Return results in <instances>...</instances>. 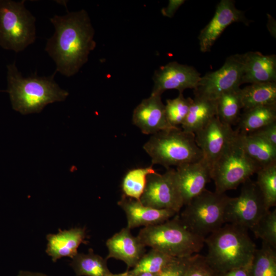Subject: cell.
I'll list each match as a JSON object with an SVG mask.
<instances>
[{
  "label": "cell",
  "mask_w": 276,
  "mask_h": 276,
  "mask_svg": "<svg viewBox=\"0 0 276 276\" xmlns=\"http://www.w3.org/2000/svg\"><path fill=\"white\" fill-rule=\"evenodd\" d=\"M55 28L48 39L45 50L54 61L56 72L70 77L76 74L87 61L96 47L94 29L84 10L69 12L50 18Z\"/></svg>",
  "instance_id": "obj_1"
},
{
  "label": "cell",
  "mask_w": 276,
  "mask_h": 276,
  "mask_svg": "<svg viewBox=\"0 0 276 276\" xmlns=\"http://www.w3.org/2000/svg\"><path fill=\"white\" fill-rule=\"evenodd\" d=\"M55 73L48 77L34 74L24 77L15 62L8 65L6 91L13 109L22 114L39 113L49 104L64 101L68 93L55 82Z\"/></svg>",
  "instance_id": "obj_2"
},
{
  "label": "cell",
  "mask_w": 276,
  "mask_h": 276,
  "mask_svg": "<svg viewBox=\"0 0 276 276\" xmlns=\"http://www.w3.org/2000/svg\"><path fill=\"white\" fill-rule=\"evenodd\" d=\"M205 258L218 273L249 266L257 249L247 229L227 223L205 238Z\"/></svg>",
  "instance_id": "obj_3"
},
{
  "label": "cell",
  "mask_w": 276,
  "mask_h": 276,
  "mask_svg": "<svg viewBox=\"0 0 276 276\" xmlns=\"http://www.w3.org/2000/svg\"><path fill=\"white\" fill-rule=\"evenodd\" d=\"M137 237L145 246L175 258L198 254L204 245L205 240L189 230L178 214L162 223L144 227Z\"/></svg>",
  "instance_id": "obj_4"
},
{
  "label": "cell",
  "mask_w": 276,
  "mask_h": 276,
  "mask_svg": "<svg viewBox=\"0 0 276 276\" xmlns=\"http://www.w3.org/2000/svg\"><path fill=\"white\" fill-rule=\"evenodd\" d=\"M143 149L151 157L152 165H160L166 169L196 162L203 157L195 134L178 127L152 134Z\"/></svg>",
  "instance_id": "obj_5"
},
{
  "label": "cell",
  "mask_w": 276,
  "mask_h": 276,
  "mask_svg": "<svg viewBox=\"0 0 276 276\" xmlns=\"http://www.w3.org/2000/svg\"><path fill=\"white\" fill-rule=\"evenodd\" d=\"M236 131L235 136L211 167V178L217 193H225L236 189L260 169L246 154Z\"/></svg>",
  "instance_id": "obj_6"
},
{
  "label": "cell",
  "mask_w": 276,
  "mask_h": 276,
  "mask_svg": "<svg viewBox=\"0 0 276 276\" xmlns=\"http://www.w3.org/2000/svg\"><path fill=\"white\" fill-rule=\"evenodd\" d=\"M229 197L205 189L185 205L178 215L192 232L205 238L221 227L224 222V211Z\"/></svg>",
  "instance_id": "obj_7"
},
{
  "label": "cell",
  "mask_w": 276,
  "mask_h": 276,
  "mask_svg": "<svg viewBox=\"0 0 276 276\" xmlns=\"http://www.w3.org/2000/svg\"><path fill=\"white\" fill-rule=\"evenodd\" d=\"M19 2L0 0V45L19 52L36 39L35 17Z\"/></svg>",
  "instance_id": "obj_8"
},
{
  "label": "cell",
  "mask_w": 276,
  "mask_h": 276,
  "mask_svg": "<svg viewBox=\"0 0 276 276\" xmlns=\"http://www.w3.org/2000/svg\"><path fill=\"white\" fill-rule=\"evenodd\" d=\"M268 210L255 181L242 183L239 195L229 198L224 211L225 223L251 229Z\"/></svg>",
  "instance_id": "obj_9"
},
{
  "label": "cell",
  "mask_w": 276,
  "mask_h": 276,
  "mask_svg": "<svg viewBox=\"0 0 276 276\" xmlns=\"http://www.w3.org/2000/svg\"><path fill=\"white\" fill-rule=\"evenodd\" d=\"M243 60V54L231 55L219 69L201 76L194 89L195 97L216 101L223 94L240 88Z\"/></svg>",
  "instance_id": "obj_10"
},
{
  "label": "cell",
  "mask_w": 276,
  "mask_h": 276,
  "mask_svg": "<svg viewBox=\"0 0 276 276\" xmlns=\"http://www.w3.org/2000/svg\"><path fill=\"white\" fill-rule=\"evenodd\" d=\"M139 201L147 206L171 210L178 214L183 203L177 182L175 169L170 168L163 174L157 172L149 174Z\"/></svg>",
  "instance_id": "obj_11"
},
{
  "label": "cell",
  "mask_w": 276,
  "mask_h": 276,
  "mask_svg": "<svg viewBox=\"0 0 276 276\" xmlns=\"http://www.w3.org/2000/svg\"><path fill=\"white\" fill-rule=\"evenodd\" d=\"M236 133L232 126L222 122L216 116L194 134L196 144L202 152V158L211 168Z\"/></svg>",
  "instance_id": "obj_12"
},
{
  "label": "cell",
  "mask_w": 276,
  "mask_h": 276,
  "mask_svg": "<svg viewBox=\"0 0 276 276\" xmlns=\"http://www.w3.org/2000/svg\"><path fill=\"white\" fill-rule=\"evenodd\" d=\"M200 78V74L194 67L171 62L155 71L151 94L162 95L169 89H176L182 94L186 89H194Z\"/></svg>",
  "instance_id": "obj_13"
},
{
  "label": "cell",
  "mask_w": 276,
  "mask_h": 276,
  "mask_svg": "<svg viewBox=\"0 0 276 276\" xmlns=\"http://www.w3.org/2000/svg\"><path fill=\"white\" fill-rule=\"evenodd\" d=\"M239 22L245 25L249 22L245 12L236 8L234 1L221 0L217 4L212 19L200 32L198 38L200 51H210L224 30L230 25Z\"/></svg>",
  "instance_id": "obj_14"
},
{
  "label": "cell",
  "mask_w": 276,
  "mask_h": 276,
  "mask_svg": "<svg viewBox=\"0 0 276 276\" xmlns=\"http://www.w3.org/2000/svg\"><path fill=\"white\" fill-rule=\"evenodd\" d=\"M175 174L183 205L204 191L212 179L211 168L203 158L177 167Z\"/></svg>",
  "instance_id": "obj_15"
},
{
  "label": "cell",
  "mask_w": 276,
  "mask_h": 276,
  "mask_svg": "<svg viewBox=\"0 0 276 276\" xmlns=\"http://www.w3.org/2000/svg\"><path fill=\"white\" fill-rule=\"evenodd\" d=\"M132 123L145 134L170 130L173 127L168 122L165 111V105L161 100V95L151 94L142 101L135 108L132 114Z\"/></svg>",
  "instance_id": "obj_16"
},
{
  "label": "cell",
  "mask_w": 276,
  "mask_h": 276,
  "mask_svg": "<svg viewBox=\"0 0 276 276\" xmlns=\"http://www.w3.org/2000/svg\"><path fill=\"white\" fill-rule=\"evenodd\" d=\"M118 204L125 212L130 229L141 226L155 225L165 222L177 213L171 210L157 209L143 205L139 200L124 194Z\"/></svg>",
  "instance_id": "obj_17"
},
{
  "label": "cell",
  "mask_w": 276,
  "mask_h": 276,
  "mask_svg": "<svg viewBox=\"0 0 276 276\" xmlns=\"http://www.w3.org/2000/svg\"><path fill=\"white\" fill-rule=\"evenodd\" d=\"M108 254L106 259L113 258L123 261L128 268H133L146 253L145 246L133 236L127 227L109 238L106 243Z\"/></svg>",
  "instance_id": "obj_18"
},
{
  "label": "cell",
  "mask_w": 276,
  "mask_h": 276,
  "mask_svg": "<svg viewBox=\"0 0 276 276\" xmlns=\"http://www.w3.org/2000/svg\"><path fill=\"white\" fill-rule=\"evenodd\" d=\"M242 84L276 82V56L259 52L243 54Z\"/></svg>",
  "instance_id": "obj_19"
},
{
  "label": "cell",
  "mask_w": 276,
  "mask_h": 276,
  "mask_svg": "<svg viewBox=\"0 0 276 276\" xmlns=\"http://www.w3.org/2000/svg\"><path fill=\"white\" fill-rule=\"evenodd\" d=\"M85 228L75 227L61 231L56 234H49L46 252L52 258L53 262L62 257L73 258L77 253L79 245L85 243Z\"/></svg>",
  "instance_id": "obj_20"
},
{
  "label": "cell",
  "mask_w": 276,
  "mask_h": 276,
  "mask_svg": "<svg viewBox=\"0 0 276 276\" xmlns=\"http://www.w3.org/2000/svg\"><path fill=\"white\" fill-rule=\"evenodd\" d=\"M217 116V100L195 97L190 106L182 129L195 134Z\"/></svg>",
  "instance_id": "obj_21"
},
{
  "label": "cell",
  "mask_w": 276,
  "mask_h": 276,
  "mask_svg": "<svg viewBox=\"0 0 276 276\" xmlns=\"http://www.w3.org/2000/svg\"><path fill=\"white\" fill-rule=\"evenodd\" d=\"M240 96L244 111L276 104V82L250 84L240 88Z\"/></svg>",
  "instance_id": "obj_22"
},
{
  "label": "cell",
  "mask_w": 276,
  "mask_h": 276,
  "mask_svg": "<svg viewBox=\"0 0 276 276\" xmlns=\"http://www.w3.org/2000/svg\"><path fill=\"white\" fill-rule=\"evenodd\" d=\"M238 135L246 154L259 169L276 163V147L250 134Z\"/></svg>",
  "instance_id": "obj_23"
},
{
  "label": "cell",
  "mask_w": 276,
  "mask_h": 276,
  "mask_svg": "<svg viewBox=\"0 0 276 276\" xmlns=\"http://www.w3.org/2000/svg\"><path fill=\"white\" fill-rule=\"evenodd\" d=\"M275 122L276 104L259 106L244 111L236 130L239 133L248 134Z\"/></svg>",
  "instance_id": "obj_24"
},
{
  "label": "cell",
  "mask_w": 276,
  "mask_h": 276,
  "mask_svg": "<svg viewBox=\"0 0 276 276\" xmlns=\"http://www.w3.org/2000/svg\"><path fill=\"white\" fill-rule=\"evenodd\" d=\"M70 266L76 276H109L112 273L107 265V260L94 252L90 248L87 254L77 253Z\"/></svg>",
  "instance_id": "obj_25"
},
{
  "label": "cell",
  "mask_w": 276,
  "mask_h": 276,
  "mask_svg": "<svg viewBox=\"0 0 276 276\" xmlns=\"http://www.w3.org/2000/svg\"><path fill=\"white\" fill-rule=\"evenodd\" d=\"M240 90L238 88L225 93L217 100V116L231 126L238 122L242 109Z\"/></svg>",
  "instance_id": "obj_26"
},
{
  "label": "cell",
  "mask_w": 276,
  "mask_h": 276,
  "mask_svg": "<svg viewBox=\"0 0 276 276\" xmlns=\"http://www.w3.org/2000/svg\"><path fill=\"white\" fill-rule=\"evenodd\" d=\"M249 269L250 276H276L275 249L262 242L255 251Z\"/></svg>",
  "instance_id": "obj_27"
},
{
  "label": "cell",
  "mask_w": 276,
  "mask_h": 276,
  "mask_svg": "<svg viewBox=\"0 0 276 276\" xmlns=\"http://www.w3.org/2000/svg\"><path fill=\"white\" fill-rule=\"evenodd\" d=\"M156 172L152 164L148 167L129 170L122 182L123 194L128 197L139 200L144 192L147 176Z\"/></svg>",
  "instance_id": "obj_28"
},
{
  "label": "cell",
  "mask_w": 276,
  "mask_h": 276,
  "mask_svg": "<svg viewBox=\"0 0 276 276\" xmlns=\"http://www.w3.org/2000/svg\"><path fill=\"white\" fill-rule=\"evenodd\" d=\"M255 181L268 210L276 204V163L260 169Z\"/></svg>",
  "instance_id": "obj_29"
},
{
  "label": "cell",
  "mask_w": 276,
  "mask_h": 276,
  "mask_svg": "<svg viewBox=\"0 0 276 276\" xmlns=\"http://www.w3.org/2000/svg\"><path fill=\"white\" fill-rule=\"evenodd\" d=\"M174 258L151 248L144 255L131 270L127 271L131 275L144 272L157 274Z\"/></svg>",
  "instance_id": "obj_30"
},
{
  "label": "cell",
  "mask_w": 276,
  "mask_h": 276,
  "mask_svg": "<svg viewBox=\"0 0 276 276\" xmlns=\"http://www.w3.org/2000/svg\"><path fill=\"white\" fill-rule=\"evenodd\" d=\"M193 99L185 98L182 93L173 99L166 100L165 111L167 120L173 127L183 123L188 113Z\"/></svg>",
  "instance_id": "obj_31"
},
{
  "label": "cell",
  "mask_w": 276,
  "mask_h": 276,
  "mask_svg": "<svg viewBox=\"0 0 276 276\" xmlns=\"http://www.w3.org/2000/svg\"><path fill=\"white\" fill-rule=\"evenodd\" d=\"M251 231L257 238L276 248V210L268 211Z\"/></svg>",
  "instance_id": "obj_32"
},
{
  "label": "cell",
  "mask_w": 276,
  "mask_h": 276,
  "mask_svg": "<svg viewBox=\"0 0 276 276\" xmlns=\"http://www.w3.org/2000/svg\"><path fill=\"white\" fill-rule=\"evenodd\" d=\"M195 255L174 258L156 276H185Z\"/></svg>",
  "instance_id": "obj_33"
},
{
  "label": "cell",
  "mask_w": 276,
  "mask_h": 276,
  "mask_svg": "<svg viewBox=\"0 0 276 276\" xmlns=\"http://www.w3.org/2000/svg\"><path fill=\"white\" fill-rule=\"evenodd\" d=\"M185 276H218V273L210 265L205 256L197 254Z\"/></svg>",
  "instance_id": "obj_34"
},
{
  "label": "cell",
  "mask_w": 276,
  "mask_h": 276,
  "mask_svg": "<svg viewBox=\"0 0 276 276\" xmlns=\"http://www.w3.org/2000/svg\"><path fill=\"white\" fill-rule=\"evenodd\" d=\"M249 134L263 139L276 147V122L266 125Z\"/></svg>",
  "instance_id": "obj_35"
},
{
  "label": "cell",
  "mask_w": 276,
  "mask_h": 276,
  "mask_svg": "<svg viewBox=\"0 0 276 276\" xmlns=\"http://www.w3.org/2000/svg\"><path fill=\"white\" fill-rule=\"evenodd\" d=\"M185 2L184 0H170L168 6L162 9L161 11L162 14L169 18L172 17L177 9Z\"/></svg>",
  "instance_id": "obj_36"
},
{
  "label": "cell",
  "mask_w": 276,
  "mask_h": 276,
  "mask_svg": "<svg viewBox=\"0 0 276 276\" xmlns=\"http://www.w3.org/2000/svg\"><path fill=\"white\" fill-rule=\"evenodd\" d=\"M249 265L234 268L225 272L218 273V276H250L249 269Z\"/></svg>",
  "instance_id": "obj_37"
},
{
  "label": "cell",
  "mask_w": 276,
  "mask_h": 276,
  "mask_svg": "<svg viewBox=\"0 0 276 276\" xmlns=\"http://www.w3.org/2000/svg\"><path fill=\"white\" fill-rule=\"evenodd\" d=\"M17 276H48L45 274L34 272L29 271L21 270L19 272Z\"/></svg>",
  "instance_id": "obj_38"
},
{
  "label": "cell",
  "mask_w": 276,
  "mask_h": 276,
  "mask_svg": "<svg viewBox=\"0 0 276 276\" xmlns=\"http://www.w3.org/2000/svg\"><path fill=\"white\" fill-rule=\"evenodd\" d=\"M156 274H153V273H151L144 272V273H139V274L134 275H131L130 274L129 275L130 276H156Z\"/></svg>",
  "instance_id": "obj_39"
},
{
  "label": "cell",
  "mask_w": 276,
  "mask_h": 276,
  "mask_svg": "<svg viewBox=\"0 0 276 276\" xmlns=\"http://www.w3.org/2000/svg\"><path fill=\"white\" fill-rule=\"evenodd\" d=\"M109 276H130V275L128 273V271H126L124 272L121 273H118V274L111 273Z\"/></svg>",
  "instance_id": "obj_40"
}]
</instances>
